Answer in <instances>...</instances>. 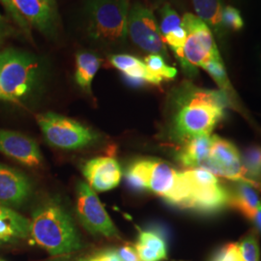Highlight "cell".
<instances>
[{"instance_id":"1","label":"cell","mask_w":261,"mask_h":261,"mask_svg":"<svg viewBox=\"0 0 261 261\" xmlns=\"http://www.w3.org/2000/svg\"><path fill=\"white\" fill-rule=\"evenodd\" d=\"M228 98L221 90L181 85L173 97V129L180 139L210 136L223 119Z\"/></svg>"},{"instance_id":"2","label":"cell","mask_w":261,"mask_h":261,"mask_svg":"<svg viewBox=\"0 0 261 261\" xmlns=\"http://www.w3.org/2000/svg\"><path fill=\"white\" fill-rule=\"evenodd\" d=\"M30 224L31 240L51 255L75 252L83 246L71 217L56 203L39 207Z\"/></svg>"},{"instance_id":"3","label":"cell","mask_w":261,"mask_h":261,"mask_svg":"<svg viewBox=\"0 0 261 261\" xmlns=\"http://www.w3.org/2000/svg\"><path fill=\"white\" fill-rule=\"evenodd\" d=\"M129 186L135 190H149L176 205L186 207L189 185L183 172L158 160H140L126 171Z\"/></svg>"},{"instance_id":"4","label":"cell","mask_w":261,"mask_h":261,"mask_svg":"<svg viewBox=\"0 0 261 261\" xmlns=\"http://www.w3.org/2000/svg\"><path fill=\"white\" fill-rule=\"evenodd\" d=\"M36 59L15 48L0 50V86L11 102L31 90L37 75Z\"/></svg>"},{"instance_id":"5","label":"cell","mask_w":261,"mask_h":261,"mask_svg":"<svg viewBox=\"0 0 261 261\" xmlns=\"http://www.w3.org/2000/svg\"><path fill=\"white\" fill-rule=\"evenodd\" d=\"M127 0H91L88 6L89 33L103 42H121L128 33Z\"/></svg>"},{"instance_id":"6","label":"cell","mask_w":261,"mask_h":261,"mask_svg":"<svg viewBox=\"0 0 261 261\" xmlns=\"http://www.w3.org/2000/svg\"><path fill=\"white\" fill-rule=\"evenodd\" d=\"M37 121L47 141L60 149L84 148L98 138L93 130L80 122L54 112L39 114Z\"/></svg>"},{"instance_id":"7","label":"cell","mask_w":261,"mask_h":261,"mask_svg":"<svg viewBox=\"0 0 261 261\" xmlns=\"http://www.w3.org/2000/svg\"><path fill=\"white\" fill-rule=\"evenodd\" d=\"M189 185V197L185 208L199 211H216L228 203L229 193L212 172L203 168L183 171Z\"/></svg>"},{"instance_id":"8","label":"cell","mask_w":261,"mask_h":261,"mask_svg":"<svg viewBox=\"0 0 261 261\" xmlns=\"http://www.w3.org/2000/svg\"><path fill=\"white\" fill-rule=\"evenodd\" d=\"M182 23L187 33L183 54L188 63L202 68L210 61L222 58L213 32L203 20L191 13H186Z\"/></svg>"},{"instance_id":"9","label":"cell","mask_w":261,"mask_h":261,"mask_svg":"<svg viewBox=\"0 0 261 261\" xmlns=\"http://www.w3.org/2000/svg\"><path fill=\"white\" fill-rule=\"evenodd\" d=\"M128 33L134 44L142 50L164 58L169 57L157 19L146 6L136 3L130 8L128 15Z\"/></svg>"},{"instance_id":"10","label":"cell","mask_w":261,"mask_h":261,"mask_svg":"<svg viewBox=\"0 0 261 261\" xmlns=\"http://www.w3.org/2000/svg\"><path fill=\"white\" fill-rule=\"evenodd\" d=\"M76 213L84 228L90 233L106 237H118L119 233L111 217L92 188L85 183L77 186Z\"/></svg>"},{"instance_id":"11","label":"cell","mask_w":261,"mask_h":261,"mask_svg":"<svg viewBox=\"0 0 261 261\" xmlns=\"http://www.w3.org/2000/svg\"><path fill=\"white\" fill-rule=\"evenodd\" d=\"M214 175L231 180L244 181L242 162L233 144L217 136L212 137V146L204 168Z\"/></svg>"},{"instance_id":"12","label":"cell","mask_w":261,"mask_h":261,"mask_svg":"<svg viewBox=\"0 0 261 261\" xmlns=\"http://www.w3.org/2000/svg\"><path fill=\"white\" fill-rule=\"evenodd\" d=\"M161 23L160 30L164 42L168 45L174 54L179 64L187 75L194 76L197 74V69L195 66L188 63L184 57L183 47L186 42L187 33L182 23V19L177 12L168 3H165L160 11Z\"/></svg>"},{"instance_id":"13","label":"cell","mask_w":261,"mask_h":261,"mask_svg":"<svg viewBox=\"0 0 261 261\" xmlns=\"http://www.w3.org/2000/svg\"><path fill=\"white\" fill-rule=\"evenodd\" d=\"M0 152L31 168L39 167L42 163L37 143L18 132L0 129Z\"/></svg>"},{"instance_id":"14","label":"cell","mask_w":261,"mask_h":261,"mask_svg":"<svg viewBox=\"0 0 261 261\" xmlns=\"http://www.w3.org/2000/svg\"><path fill=\"white\" fill-rule=\"evenodd\" d=\"M84 177L98 192L110 191L119 185L121 169L114 159L100 157L87 162L84 167Z\"/></svg>"},{"instance_id":"15","label":"cell","mask_w":261,"mask_h":261,"mask_svg":"<svg viewBox=\"0 0 261 261\" xmlns=\"http://www.w3.org/2000/svg\"><path fill=\"white\" fill-rule=\"evenodd\" d=\"M31 186L22 173L0 164V204L17 206L30 195Z\"/></svg>"},{"instance_id":"16","label":"cell","mask_w":261,"mask_h":261,"mask_svg":"<svg viewBox=\"0 0 261 261\" xmlns=\"http://www.w3.org/2000/svg\"><path fill=\"white\" fill-rule=\"evenodd\" d=\"M110 62L112 65L120 71L124 76L134 84H141L148 83L154 85H160L163 81L153 75L144 61L140 58L130 55H114L110 56Z\"/></svg>"},{"instance_id":"17","label":"cell","mask_w":261,"mask_h":261,"mask_svg":"<svg viewBox=\"0 0 261 261\" xmlns=\"http://www.w3.org/2000/svg\"><path fill=\"white\" fill-rule=\"evenodd\" d=\"M20 16L43 32H50L55 16L50 3L46 0H13Z\"/></svg>"},{"instance_id":"18","label":"cell","mask_w":261,"mask_h":261,"mask_svg":"<svg viewBox=\"0 0 261 261\" xmlns=\"http://www.w3.org/2000/svg\"><path fill=\"white\" fill-rule=\"evenodd\" d=\"M212 146L211 136H199L186 140L178 155L179 162L186 168H204Z\"/></svg>"},{"instance_id":"19","label":"cell","mask_w":261,"mask_h":261,"mask_svg":"<svg viewBox=\"0 0 261 261\" xmlns=\"http://www.w3.org/2000/svg\"><path fill=\"white\" fill-rule=\"evenodd\" d=\"M228 203L251 220L260 205L261 200L254 187L240 181L234 188L233 192L229 194Z\"/></svg>"},{"instance_id":"20","label":"cell","mask_w":261,"mask_h":261,"mask_svg":"<svg viewBox=\"0 0 261 261\" xmlns=\"http://www.w3.org/2000/svg\"><path fill=\"white\" fill-rule=\"evenodd\" d=\"M193 4L196 17L203 20L220 40H223L226 33L221 20L224 9L223 0H193Z\"/></svg>"},{"instance_id":"21","label":"cell","mask_w":261,"mask_h":261,"mask_svg":"<svg viewBox=\"0 0 261 261\" xmlns=\"http://www.w3.org/2000/svg\"><path fill=\"white\" fill-rule=\"evenodd\" d=\"M136 250L140 261H161L168 256L164 238L153 231L140 232Z\"/></svg>"},{"instance_id":"22","label":"cell","mask_w":261,"mask_h":261,"mask_svg":"<svg viewBox=\"0 0 261 261\" xmlns=\"http://www.w3.org/2000/svg\"><path fill=\"white\" fill-rule=\"evenodd\" d=\"M30 220L0 204V234L14 240L30 236Z\"/></svg>"},{"instance_id":"23","label":"cell","mask_w":261,"mask_h":261,"mask_svg":"<svg viewBox=\"0 0 261 261\" xmlns=\"http://www.w3.org/2000/svg\"><path fill=\"white\" fill-rule=\"evenodd\" d=\"M101 63L102 60L92 53H79L75 56V80L84 91L91 93L92 81Z\"/></svg>"},{"instance_id":"24","label":"cell","mask_w":261,"mask_h":261,"mask_svg":"<svg viewBox=\"0 0 261 261\" xmlns=\"http://www.w3.org/2000/svg\"><path fill=\"white\" fill-rule=\"evenodd\" d=\"M245 182L254 188L261 187V147L252 146L241 157Z\"/></svg>"},{"instance_id":"25","label":"cell","mask_w":261,"mask_h":261,"mask_svg":"<svg viewBox=\"0 0 261 261\" xmlns=\"http://www.w3.org/2000/svg\"><path fill=\"white\" fill-rule=\"evenodd\" d=\"M202 69H204L206 72L213 77V80L221 88V91H223L229 100L230 97L233 96V89L226 75L223 59L219 58L212 60L205 66H203Z\"/></svg>"},{"instance_id":"26","label":"cell","mask_w":261,"mask_h":261,"mask_svg":"<svg viewBox=\"0 0 261 261\" xmlns=\"http://www.w3.org/2000/svg\"><path fill=\"white\" fill-rule=\"evenodd\" d=\"M144 63L153 75L160 77L163 82L175 79L177 75V69L168 66L165 58L159 55H149L144 58Z\"/></svg>"},{"instance_id":"27","label":"cell","mask_w":261,"mask_h":261,"mask_svg":"<svg viewBox=\"0 0 261 261\" xmlns=\"http://www.w3.org/2000/svg\"><path fill=\"white\" fill-rule=\"evenodd\" d=\"M243 261H259V246L256 235L249 234L238 245Z\"/></svg>"},{"instance_id":"28","label":"cell","mask_w":261,"mask_h":261,"mask_svg":"<svg viewBox=\"0 0 261 261\" xmlns=\"http://www.w3.org/2000/svg\"><path fill=\"white\" fill-rule=\"evenodd\" d=\"M221 20L222 25L225 31H239L244 28V20L240 12L232 6L224 7Z\"/></svg>"},{"instance_id":"29","label":"cell","mask_w":261,"mask_h":261,"mask_svg":"<svg viewBox=\"0 0 261 261\" xmlns=\"http://www.w3.org/2000/svg\"><path fill=\"white\" fill-rule=\"evenodd\" d=\"M2 2V4L5 6V8L7 10V12L9 13L10 16L14 19V20L19 24L20 28H22L24 31H27L29 34V28H28V23L27 20L23 19L17 8L14 5L13 0H0Z\"/></svg>"},{"instance_id":"30","label":"cell","mask_w":261,"mask_h":261,"mask_svg":"<svg viewBox=\"0 0 261 261\" xmlns=\"http://www.w3.org/2000/svg\"><path fill=\"white\" fill-rule=\"evenodd\" d=\"M117 253L121 261H140L136 248L132 247L130 245L120 248L117 251Z\"/></svg>"},{"instance_id":"31","label":"cell","mask_w":261,"mask_h":261,"mask_svg":"<svg viewBox=\"0 0 261 261\" xmlns=\"http://www.w3.org/2000/svg\"><path fill=\"white\" fill-rule=\"evenodd\" d=\"M88 261H121L117 251H106L98 253L96 256L88 259Z\"/></svg>"},{"instance_id":"32","label":"cell","mask_w":261,"mask_h":261,"mask_svg":"<svg viewBox=\"0 0 261 261\" xmlns=\"http://www.w3.org/2000/svg\"><path fill=\"white\" fill-rule=\"evenodd\" d=\"M251 220H252L253 224L255 225V227L259 230V232L261 233V204L258 206L256 212L252 216Z\"/></svg>"},{"instance_id":"33","label":"cell","mask_w":261,"mask_h":261,"mask_svg":"<svg viewBox=\"0 0 261 261\" xmlns=\"http://www.w3.org/2000/svg\"><path fill=\"white\" fill-rule=\"evenodd\" d=\"M14 241H15L14 239H12V238H10V237H7V236H4V235L0 234V245H1V244H6V243L14 242Z\"/></svg>"},{"instance_id":"34","label":"cell","mask_w":261,"mask_h":261,"mask_svg":"<svg viewBox=\"0 0 261 261\" xmlns=\"http://www.w3.org/2000/svg\"><path fill=\"white\" fill-rule=\"evenodd\" d=\"M0 100H3V101H10L9 98L5 95V93L3 92V90H2V88H1V86H0Z\"/></svg>"},{"instance_id":"35","label":"cell","mask_w":261,"mask_h":261,"mask_svg":"<svg viewBox=\"0 0 261 261\" xmlns=\"http://www.w3.org/2000/svg\"><path fill=\"white\" fill-rule=\"evenodd\" d=\"M1 25H2V17L0 16V28H1Z\"/></svg>"},{"instance_id":"36","label":"cell","mask_w":261,"mask_h":261,"mask_svg":"<svg viewBox=\"0 0 261 261\" xmlns=\"http://www.w3.org/2000/svg\"><path fill=\"white\" fill-rule=\"evenodd\" d=\"M46 1H47V2H49V3H50V0H46Z\"/></svg>"},{"instance_id":"37","label":"cell","mask_w":261,"mask_h":261,"mask_svg":"<svg viewBox=\"0 0 261 261\" xmlns=\"http://www.w3.org/2000/svg\"><path fill=\"white\" fill-rule=\"evenodd\" d=\"M0 261H6V260H4V259H1V258H0Z\"/></svg>"},{"instance_id":"38","label":"cell","mask_w":261,"mask_h":261,"mask_svg":"<svg viewBox=\"0 0 261 261\" xmlns=\"http://www.w3.org/2000/svg\"><path fill=\"white\" fill-rule=\"evenodd\" d=\"M79 261H85V259H83V260H79Z\"/></svg>"},{"instance_id":"39","label":"cell","mask_w":261,"mask_h":261,"mask_svg":"<svg viewBox=\"0 0 261 261\" xmlns=\"http://www.w3.org/2000/svg\"><path fill=\"white\" fill-rule=\"evenodd\" d=\"M85 261H88V259H85Z\"/></svg>"},{"instance_id":"40","label":"cell","mask_w":261,"mask_h":261,"mask_svg":"<svg viewBox=\"0 0 261 261\" xmlns=\"http://www.w3.org/2000/svg\"><path fill=\"white\" fill-rule=\"evenodd\" d=\"M214 261H219V260H217V259H215V260H214Z\"/></svg>"}]
</instances>
